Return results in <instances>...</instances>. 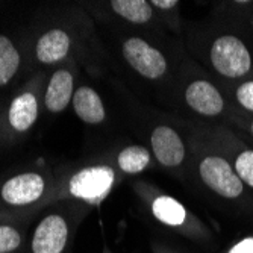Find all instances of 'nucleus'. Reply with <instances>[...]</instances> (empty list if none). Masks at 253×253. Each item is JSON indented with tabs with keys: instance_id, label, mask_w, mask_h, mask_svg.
<instances>
[{
	"instance_id": "nucleus-1",
	"label": "nucleus",
	"mask_w": 253,
	"mask_h": 253,
	"mask_svg": "<svg viewBox=\"0 0 253 253\" xmlns=\"http://www.w3.org/2000/svg\"><path fill=\"white\" fill-rule=\"evenodd\" d=\"M76 220L73 214L49 211L37 224L28 240V253H68L72 247Z\"/></svg>"
},
{
	"instance_id": "nucleus-2",
	"label": "nucleus",
	"mask_w": 253,
	"mask_h": 253,
	"mask_svg": "<svg viewBox=\"0 0 253 253\" xmlns=\"http://www.w3.org/2000/svg\"><path fill=\"white\" fill-rule=\"evenodd\" d=\"M47 177L38 171L12 174L0 183V206L11 211H26L47 197Z\"/></svg>"
},
{
	"instance_id": "nucleus-3",
	"label": "nucleus",
	"mask_w": 253,
	"mask_h": 253,
	"mask_svg": "<svg viewBox=\"0 0 253 253\" xmlns=\"http://www.w3.org/2000/svg\"><path fill=\"white\" fill-rule=\"evenodd\" d=\"M114 179L116 173L109 166H86L68 177L65 191L73 199L94 203L109 193Z\"/></svg>"
},
{
	"instance_id": "nucleus-4",
	"label": "nucleus",
	"mask_w": 253,
	"mask_h": 253,
	"mask_svg": "<svg viewBox=\"0 0 253 253\" xmlns=\"http://www.w3.org/2000/svg\"><path fill=\"white\" fill-rule=\"evenodd\" d=\"M211 62L215 70L226 78H241L249 73L252 67L246 44L234 35H224L214 41Z\"/></svg>"
},
{
	"instance_id": "nucleus-5",
	"label": "nucleus",
	"mask_w": 253,
	"mask_h": 253,
	"mask_svg": "<svg viewBox=\"0 0 253 253\" xmlns=\"http://www.w3.org/2000/svg\"><path fill=\"white\" fill-rule=\"evenodd\" d=\"M200 177L214 193L226 199H237L243 194V182L226 159L208 156L200 163Z\"/></svg>"
},
{
	"instance_id": "nucleus-6",
	"label": "nucleus",
	"mask_w": 253,
	"mask_h": 253,
	"mask_svg": "<svg viewBox=\"0 0 253 253\" xmlns=\"http://www.w3.org/2000/svg\"><path fill=\"white\" fill-rule=\"evenodd\" d=\"M123 55L132 68L149 79L161 78L167 70V62L159 50L141 38H129L123 44Z\"/></svg>"
},
{
	"instance_id": "nucleus-7",
	"label": "nucleus",
	"mask_w": 253,
	"mask_h": 253,
	"mask_svg": "<svg viewBox=\"0 0 253 253\" xmlns=\"http://www.w3.org/2000/svg\"><path fill=\"white\" fill-rule=\"evenodd\" d=\"M38 114L40 99L37 89H25L11 100L6 112V125L12 133L23 135L37 123Z\"/></svg>"
},
{
	"instance_id": "nucleus-8",
	"label": "nucleus",
	"mask_w": 253,
	"mask_h": 253,
	"mask_svg": "<svg viewBox=\"0 0 253 253\" xmlns=\"http://www.w3.org/2000/svg\"><path fill=\"white\" fill-rule=\"evenodd\" d=\"M75 75L70 68L59 67L50 76L47 88L44 91V106L52 114L62 112L75 94Z\"/></svg>"
},
{
	"instance_id": "nucleus-9",
	"label": "nucleus",
	"mask_w": 253,
	"mask_h": 253,
	"mask_svg": "<svg viewBox=\"0 0 253 253\" xmlns=\"http://www.w3.org/2000/svg\"><path fill=\"white\" fill-rule=\"evenodd\" d=\"M72 50V37L65 29L45 31L35 42V58L42 65H53L64 61Z\"/></svg>"
},
{
	"instance_id": "nucleus-10",
	"label": "nucleus",
	"mask_w": 253,
	"mask_h": 253,
	"mask_svg": "<svg viewBox=\"0 0 253 253\" xmlns=\"http://www.w3.org/2000/svg\"><path fill=\"white\" fill-rule=\"evenodd\" d=\"M152 147L156 159L167 167L179 166L185 156V147H183L180 136L167 126H159L153 130Z\"/></svg>"
},
{
	"instance_id": "nucleus-11",
	"label": "nucleus",
	"mask_w": 253,
	"mask_h": 253,
	"mask_svg": "<svg viewBox=\"0 0 253 253\" xmlns=\"http://www.w3.org/2000/svg\"><path fill=\"white\" fill-rule=\"evenodd\" d=\"M185 100L191 109L208 117L218 116L224 108V102L218 89L206 81L193 82L185 91Z\"/></svg>"
},
{
	"instance_id": "nucleus-12",
	"label": "nucleus",
	"mask_w": 253,
	"mask_h": 253,
	"mask_svg": "<svg viewBox=\"0 0 253 253\" xmlns=\"http://www.w3.org/2000/svg\"><path fill=\"white\" fill-rule=\"evenodd\" d=\"M73 109L76 116L88 125H99L105 120V106L96 89L79 86L73 94Z\"/></svg>"
},
{
	"instance_id": "nucleus-13",
	"label": "nucleus",
	"mask_w": 253,
	"mask_h": 253,
	"mask_svg": "<svg viewBox=\"0 0 253 253\" xmlns=\"http://www.w3.org/2000/svg\"><path fill=\"white\" fill-rule=\"evenodd\" d=\"M152 214L159 223L170 227H182L187 223L185 208L177 200L169 196H159L153 200Z\"/></svg>"
},
{
	"instance_id": "nucleus-14",
	"label": "nucleus",
	"mask_w": 253,
	"mask_h": 253,
	"mask_svg": "<svg viewBox=\"0 0 253 253\" xmlns=\"http://www.w3.org/2000/svg\"><path fill=\"white\" fill-rule=\"evenodd\" d=\"M28 235L23 221H0V253H25Z\"/></svg>"
},
{
	"instance_id": "nucleus-15",
	"label": "nucleus",
	"mask_w": 253,
	"mask_h": 253,
	"mask_svg": "<svg viewBox=\"0 0 253 253\" xmlns=\"http://www.w3.org/2000/svg\"><path fill=\"white\" fill-rule=\"evenodd\" d=\"M21 65V53L9 37L0 35V88L8 85Z\"/></svg>"
},
{
	"instance_id": "nucleus-16",
	"label": "nucleus",
	"mask_w": 253,
	"mask_h": 253,
	"mask_svg": "<svg viewBox=\"0 0 253 253\" xmlns=\"http://www.w3.org/2000/svg\"><path fill=\"white\" fill-rule=\"evenodd\" d=\"M112 9L132 23H146L152 18V8L146 0H112Z\"/></svg>"
},
{
	"instance_id": "nucleus-17",
	"label": "nucleus",
	"mask_w": 253,
	"mask_h": 253,
	"mask_svg": "<svg viewBox=\"0 0 253 253\" xmlns=\"http://www.w3.org/2000/svg\"><path fill=\"white\" fill-rule=\"evenodd\" d=\"M150 163V155L146 147L141 146H130L122 150L119 155V166L125 173H140Z\"/></svg>"
},
{
	"instance_id": "nucleus-18",
	"label": "nucleus",
	"mask_w": 253,
	"mask_h": 253,
	"mask_svg": "<svg viewBox=\"0 0 253 253\" xmlns=\"http://www.w3.org/2000/svg\"><path fill=\"white\" fill-rule=\"evenodd\" d=\"M235 171L250 187H253V150H246L235 161Z\"/></svg>"
},
{
	"instance_id": "nucleus-19",
	"label": "nucleus",
	"mask_w": 253,
	"mask_h": 253,
	"mask_svg": "<svg viewBox=\"0 0 253 253\" xmlns=\"http://www.w3.org/2000/svg\"><path fill=\"white\" fill-rule=\"evenodd\" d=\"M237 99L246 109L253 111V81H249L238 86Z\"/></svg>"
},
{
	"instance_id": "nucleus-20",
	"label": "nucleus",
	"mask_w": 253,
	"mask_h": 253,
	"mask_svg": "<svg viewBox=\"0 0 253 253\" xmlns=\"http://www.w3.org/2000/svg\"><path fill=\"white\" fill-rule=\"evenodd\" d=\"M226 253H253V235L241 238Z\"/></svg>"
},
{
	"instance_id": "nucleus-21",
	"label": "nucleus",
	"mask_w": 253,
	"mask_h": 253,
	"mask_svg": "<svg viewBox=\"0 0 253 253\" xmlns=\"http://www.w3.org/2000/svg\"><path fill=\"white\" fill-rule=\"evenodd\" d=\"M152 5L158 6V8H163V9H169L177 5V0H153Z\"/></svg>"
},
{
	"instance_id": "nucleus-22",
	"label": "nucleus",
	"mask_w": 253,
	"mask_h": 253,
	"mask_svg": "<svg viewBox=\"0 0 253 253\" xmlns=\"http://www.w3.org/2000/svg\"><path fill=\"white\" fill-rule=\"evenodd\" d=\"M252 133H253V123H252Z\"/></svg>"
}]
</instances>
